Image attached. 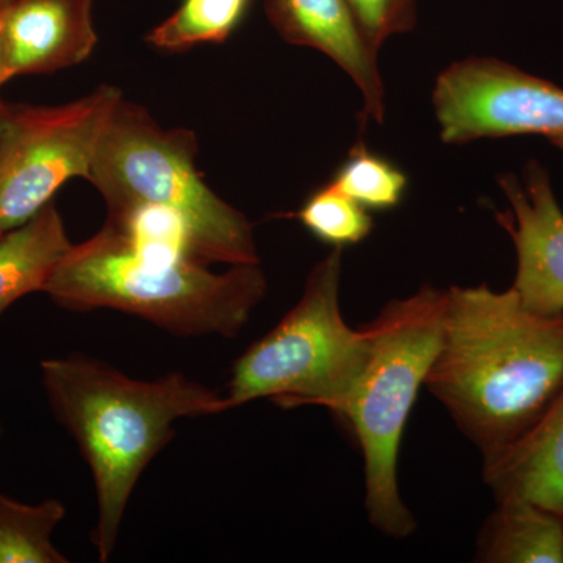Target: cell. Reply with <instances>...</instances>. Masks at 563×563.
<instances>
[{"label": "cell", "instance_id": "1", "mask_svg": "<svg viewBox=\"0 0 563 563\" xmlns=\"http://www.w3.org/2000/svg\"><path fill=\"white\" fill-rule=\"evenodd\" d=\"M424 385L484 459L499 453L563 388V312H533L512 287L450 288Z\"/></svg>", "mask_w": 563, "mask_h": 563}, {"label": "cell", "instance_id": "2", "mask_svg": "<svg viewBox=\"0 0 563 563\" xmlns=\"http://www.w3.org/2000/svg\"><path fill=\"white\" fill-rule=\"evenodd\" d=\"M41 376L52 412L90 466L98 499L92 543L107 562L133 488L172 442L174 422L225 412L224 396L181 373L136 380L77 354L41 362Z\"/></svg>", "mask_w": 563, "mask_h": 563}, {"label": "cell", "instance_id": "3", "mask_svg": "<svg viewBox=\"0 0 563 563\" xmlns=\"http://www.w3.org/2000/svg\"><path fill=\"white\" fill-rule=\"evenodd\" d=\"M258 265L213 273L180 252L136 242L106 225L73 244L43 292L63 309L120 310L179 336H235L265 298Z\"/></svg>", "mask_w": 563, "mask_h": 563}, {"label": "cell", "instance_id": "4", "mask_svg": "<svg viewBox=\"0 0 563 563\" xmlns=\"http://www.w3.org/2000/svg\"><path fill=\"white\" fill-rule=\"evenodd\" d=\"M198 140L188 129H165L124 98L99 141L88 181L109 214L157 207L184 222L192 261L209 266L258 265L254 229L242 211L207 187L196 168Z\"/></svg>", "mask_w": 563, "mask_h": 563}, {"label": "cell", "instance_id": "5", "mask_svg": "<svg viewBox=\"0 0 563 563\" xmlns=\"http://www.w3.org/2000/svg\"><path fill=\"white\" fill-rule=\"evenodd\" d=\"M448 290L424 285L395 299L363 325L365 363L340 417L346 418L365 463V507L374 528L390 537L410 536L413 515L398 487L404 429L442 342Z\"/></svg>", "mask_w": 563, "mask_h": 563}, {"label": "cell", "instance_id": "6", "mask_svg": "<svg viewBox=\"0 0 563 563\" xmlns=\"http://www.w3.org/2000/svg\"><path fill=\"white\" fill-rule=\"evenodd\" d=\"M342 252L333 247L314 266L298 303L235 362L228 410L261 398L342 410L368 351L365 331L351 329L340 307Z\"/></svg>", "mask_w": 563, "mask_h": 563}, {"label": "cell", "instance_id": "7", "mask_svg": "<svg viewBox=\"0 0 563 563\" xmlns=\"http://www.w3.org/2000/svg\"><path fill=\"white\" fill-rule=\"evenodd\" d=\"M122 98L118 88L102 85L63 106H9L0 136V235L33 220L66 181L88 179Z\"/></svg>", "mask_w": 563, "mask_h": 563}, {"label": "cell", "instance_id": "8", "mask_svg": "<svg viewBox=\"0 0 563 563\" xmlns=\"http://www.w3.org/2000/svg\"><path fill=\"white\" fill-rule=\"evenodd\" d=\"M432 103L443 143L537 135L563 151V88L498 58L448 66Z\"/></svg>", "mask_w": 563, "mask_h": 563}, {"label": "cell", "instance_id": "9", "mask_svg": "<svg viewBox=\"0 0 563 563\" xmlns=\"http://www.w3.org/2000/svg\"><path fill=\"white\" fill-rule=\"evenodd\" d=\"M510 210L498 214L517 252L512 288L528 309L563 312V211L548 169L531 161L523 176L499 179Z\"/></svg>", "mask_w": 563, "mask_h": 563}, {"label": "cell", "instance_id": "10", "mask_svg": "<svg viewBox=\"0 0 563 563\" xmlns=\"http://www.w3.org/2000/svg\"><path fill=\"white\" fill-rule=\"evenodd\" d=\"M265 10L287 43L328 55L350 76L362 95L363 117L384 121L379 51L363 31L351 0H265Z\"/></svg>", "mask_w": 563, "mask_h": 563}, {"label": "cell", "instance_id": "11", "mask_svg": "<svg viewBox=\"0 0 563 563\" xmlns=\"http://www.w3.org/2000/svg\"><path fill=\"white\" fill-rule=\"evenodd\" d=\"M0 33L11 77L80 65L98 44L92 0H11Z\"/></svg>", "mask_w": 563, "mask_h": 563}, {"label": "cell", "instance_id": "12", "mask_svg": "<svg viewBox=\"0 0 563 563\" xmlns=\"http://www.w3.org/2000/svg\"><path fill=\"white\" fill-rule=\"evenodd\" d=\"M496 501L525 498L563 517V388L517 442L484 459Z\"/></svg>", "mask_w": 563, "mask_h": 563}, {"label": "cell", "instance_id": "13", "mask_svg": "<svg viewBox=\"0 0 563 563\" xmlns=\"http://www.w3.org/2000/svg\"><path fill=\"white\" fill-rule=\"evenodd\" d=\"M477 561L563 563V517L529 499H499L479 533Z\"/></svg>", "mask_w": 563, "mask_h": 563}, {"label": "cell", "instance_id": "14", "mask_svg": "<svg viewBox=\"0 0 563 563\" xmlns=\"http://www.w3.org/2000/svg\"><path fill=\"white\" fill-rule=\"evenodd\" d=\"M73 247L58 210L46 207L24 225L0 235V313L18 299L43 291Z\"/></svg>", "mask_w": 563, "mask_h": 563}, {"label": "cell", "instance_id": "15", "mask_svg": "<svg viewBox=\"0 0 563 563\" xmlns=\"http://www.w3.org/2000/svg\"><path fill=\"white\" fill-rule=\"evenodd\" d=\"M66 507L57 499L24 504L0 495V563H66L52 543Z\"/></svg>", "mask_w": 563, "mask_h": 563}, {"label": "cell", "instance_id": "16", "mask_svg": "<svg viewBox=\"0 0 563 563\" xmlns=\"http://www.w3.org/2000/svg\"><path fill=\"white\" fill-rule=\"evenodd\" d=\"M250 0H181L179 9L147 36L152 46L180 52L203 43H222L242 21Z\"/></svg>", "mask_w": 563, "mask_h": 563}, {"label": "cell", "instance_id": "17", "mask_svg": "<svg viewBox=\"0 0 563 563\" xmlns=\"http://www.w3.org/2000/svg\"><path fill=\"white\" fill-rule=\"evenodd\" d=\"M331 184L366 210L387 211L402 202L409 179L395 163L357 143Z\"/></svg>", "mask_w": 563, "mask_h": 563}, {"label": "cell", "instance_id": "18", "mask_svg": "<svg viewBox=\"0 0 563 563\" xmlns=\"http://www.w3.org/2000/svg\"><path fill=\"white\" fill-rule=\"evenodd\" d=\"M298 220L314 239L339 250L362 243L373 231L369 210L333 187L331 181L303 202Z\"/></svg>", "mask_w": 563, "mask_h": 563}, {"label": "cell", "instance_id": "19", "mask_svg": "<svg viewBox=\"0 0 563 563\" xmlns=\"http://www.w3.org/2000/svg\"><path fill=\"white\" fill-rule=\"evenodd\" d=\"M363 31L377 51L417 25V0H351Z\"/></svg>", "mask_w": 563, "mask_h": 563}, {"label": "cell", "instance_id": "20", "mask_svg": "<svg viewBox=\"0 0 563 563\" xmlns=\"http://www.w3.org/2000/svg\"><path fill=\"white\" fill-rule=\"evenodd\" d=\"M13 79L10 74L9 63H7L5 46H3L2 33H0V85Z\"/></svg>", "mask_w": 563, "mask_h": 563}, {"label": "cell", "instance_id": "21", "mask_svg": "<svg viewBox=\"0 0 563 563\" xmlns=\"http://www.w3.org/2000/svg\"><path fill=\"white\" fill-rule=\"evenodd\" d=\"M7 111H9V106L0 101V136H2L3 124H5Z\"/></svg>", "mask_w": 563, "mask_h": 563}, {"label": "cell", "instance_id": "22", "mask_svg": "<svg viewBox=\"0 0 563 563\" xmlns=\"http://www.w3.org/2000/svg\"><path fill=\"white\" fill-rule=\"evenodd\" d=\"M10 2H11V0H0V10H2L3 7H5L7 3H10Z\"/></svg>", "mask_w": 563, "mask_h": 563}]
</instances>
